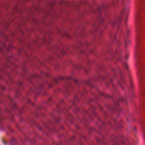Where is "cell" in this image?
<instances>
[{
    "instance_id": "1",
    "label": "cell",
    "mask_w": 145,
    "mask_h": 145,
    "mask_svg": "<svg viewBox=\"0 0 145 145\" xmlns=\"http://www.w3.org/2000/svg\"><path fill=\"white\" fill-rule=\"evenodd\" d=\"M94 0H0V79L36 71L83 27Z\"/></svg>"
}]
</instances>
